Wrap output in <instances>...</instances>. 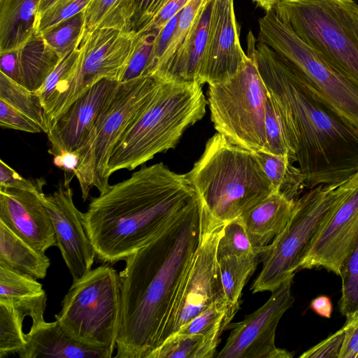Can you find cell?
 Instances as JSON below:
<instances>
[{"label": "cell", "instance_id": "44", "mask_svg": "<svg viewBox=\"0 0 358 358\" xmlns=\"http://www.w3.org/2000/svg\"><path fill=\"white\" fill-rule=\"evenodd\" d=\"M345 338V327L328 336L299 356L300 358H338Z\"/></svg>", "mask_w": 358, "mask_h": 358}, {"label": "cell", "instance_id": "16", "mask_svg": "<svg viewBox=\"0 0 358 358\" xmlns=\"http://www.w3.org/2000/svg\"><path fill=\"white\" fill-rule=\"evenodd\" d=\"M118 83L117 80L101 79L52 122L47 133L50 155L78 152L86 145Z\"/></svg>", "mask_w": 358, "mask_h": 358}, {"label": "cell", "instance_id": "15", "mask_svg": "<svg viewBox=\"0 0 358 358\" xmlns=\"http://www.w3.org/2000/svg\"><path fill=\"white\" fill-rule=\"evenodd\" d=\"M73 173H65L50 194L43 195L44 203L50 216L56 241L73 282L92 269L96 255L86 232L84 213L75 206L70 182Z\"/></svg>", "mask_w": 358, "mask_h": 358}, {"label": "cell", "instance_id": "6", "mask_svg": "<svg viewBox=\"0 0 358 358\" xmlns=\"http://www.w3.org/2000/svg\"><path fill=\"white\" fill-rule=\"evenodd\" d=\"M358 187V171L340 184H321L295 201L284 230L260 254L262 269L251 286L253 294L273 291L300 268L324 226Z\"/></svg>", "mask_w": 358, "mask_h": 358}, {"label": "cell", "instance_id": "50", "mask_svg": "<svg viewBox=\"0 0 358 358\" xmlns=\"http://www.w3.org/2000/svg\"><path fill=\"white\" fill-rule=\"evenodd\" d=\"M64 1L65 0H40L38 10V17Z\"/></svg>", "mask_w": 358, "mask_h": 358}, {"label": "cell", "instance_id": "11", "mask_svg": "<svg viewBox=\"0 0 358 358\" xmlns=\"http://www.w3.org/2000/svg\"><path fill=\"white\" fill-rule=\"evenodd\" d=\"M137 36L134 31L107 27L83 34L73 68L44 109L48 130L52 122L96 83L103 78L120 82Z\"/></svg>", "mask_w": 358, "mask_h": 358}, {"label": "cell", "instance_id": "51", "mask_svg": "<svg viewBox=\"0 0 358 358\" xmlns=\"http://www.w3.org/2000/svg\"><path fill=\"white\" fill-rule=\"evenodd\" d=\"M257 3L263 8L266 11L273 8L274 5L280 0H254Z\"/></svg>", "mask_w": 358, "mask_h": 358}, {"label": "cell", "instance_id": "33", "mask_svg": "<svg viewBox=\"0 0 358 358\" xmlns=\"http://www.w3.org/2000/svg\"><path fill=\"white\" fill-rule=\"evenodd\" d=\"M85 25V10L43 31L46 43L62 58L79 46Z\"/></svg>", "mask_w": 358, "mask_h": 358}, {"label": "cell", "instance_id": "38", "mask_svg": "<svg viewBox=\"0 0 358 358\" xmlns=\"http://www.w3.org/2000/svg\"><path fill=\"white\" fill-rule=\"evenodd\" d=\"M264 129L266 143L263 152L277 156H287L290 159V151L282 125L269 94L266 104Z\"/></svg>", "mask_w": 358, "mask_h": 358}, {"label": "cell", "instance_id": "18", "mask_svg": "<svg viewBox=\"0 0 358 358\" xmlns=\"http://www.w3.org/2000/svg\"><path fill=\"white\" fill-rule=\"evenodd\" d=\"M43 192L0 189V222L36 251L57 246Z\"/></svg>", "mask_w": 358, "mask_h": 358}, {"label": "cell", "instance_id": "12", "mask_svg": "<svg viewBox=\"0 0 358 358\" xmlns=\"http://www.w3.org/2000/svg\"><path fill=\"white\" fill-rule=\"evenodd\" d=\"M259 41L292 63L329 104L358 129V85L304 42L272 9L259 20Z\"/></svg>", "mask_w": 358, "mask_h": 358}, {"label": "cell", "instance_id": "29", "mask_svg": "<svg viewBox=\"0 0 358 358\" xmlns=\"http://www.w3.org/2000/svg\"><path fill=\"white\" fill-rule=\"evenodd\" d=\"M169 0H120L105 20L126 31L139 33L160 12Z\"/></svg>", "mask_w": 358, "mask_h": 358}, {"label": "cell", "instance_id": "24", "mask_svg": "<svg viewBox=\"0 0 358 358\" xmlns=\"http://www.w3.org/2000/svg\"><path fill=\"white\" fill-rule=\"evenodd\" d=\"M37 279L0 264V302L22 309L32 320V325L45 321L47 296Z\"/></svg>", "mask_w": 358, "mask_h": 358}, {"label": "cell", "instance_id": "30", "mask_svg": "<svg viewBox=\"0 0 358 358\" xmlns=\"http://www.w3.org/2000/svg\"><path fill=\"white\" fill-rule=\"evenodd\" d=\"M220 338L201 335L172 336L148 358H211L215 357Z\"/></svg>", "mask_w": 358, "mask_h": 358}, {"label": "cell", "instance_id": "48", "mask_svg": "<svg viewBox=\"0 0 358 358\" xmlns=\"http://www.w3.org/2000/svg\"><path fill=\"white\" fill-rule=\"evenodd\" d=\"M54 164L65 173H73L80 164V157L76 152H64L54 156Z\"/></svg>", "mask_w": 358, "mask_h": 358}, {"label": "cell", "instance_id": "46", "mask_svg": "<svg viewBox=\"0 0 358 358\" xmlns=\"http://www.w3.org/2000/svg\"><path fill=\"white\" fill-rule=\"evenodd\" d=\"M345 338L338 358H358V313L347 318Z\"/></svg>", "mask_w": 358, "mask_h": 358}, {"label": "cell", "instance_id": "28", "mask_svg": "<svg viewBox=\"0 0 358 358\" xmlns=\"http://www.w3.org/2000/svg\"><path fill=\"white\" fill-rule=\"evenodd\" d=\"M258 256L217 258V276L222 295L231 312L238 311L242 290L257 265Z\"/></svg>", "mask_w": 358, "mask_h": 358}, {"label": "cell", "instance_id": "19", "mask_svg": "<svg viewBox=\"0 0 358 358\" xmlns=\"http://www.w3.org/2000/svg\"><path fill=\"white\" fill-rule=\"evenodd\" d=\"M358 236V187L324 226L299 268L323 267L339 275Z\"/></svg>", "mask_w": 358, "mask_h": 358}, {"label": "cell", "instance_id": "13", "mask_svg": "<svg viewBox=\"0 0 358 358\" xmlns=\"http://www.w3.org/2000/svg\"><path fill=\"white\" fill-rule=\"evenodd\" d=\"M225 224L213 217L202 203L199 243L178 290L161 345L215 301H226L217 269V247Z\"/></svg>", "mask_w": 358, "mask_h": 358}, {"label": "cell", "instance_id": "36", "mask_svg": "<svg viewBox=\"0 0 358 358\" xmlns=\"http://www.w3.org/2000/svg\"><path fill=\"white\" fill-rule=\"evenodd\" d=\"M206 1L189 0L182 9L171 42L155 74H157L180 49Z\"/></svg>", "mask_w": 358, "mask_h": 358}, {"label": "cell", "instance_id": "45", "mask_svg": "<svg viewBox=\"0 0 358 358\" xmlns=\"http://www.w3.org/2000/svg\"><path fill=\"white\" fill-rule=\"evenodd\" d=\"M120 0H92L85 10L84 33L95 29L116 8Z\"/></svg>", "mask_w": 358, "mask_h": 358}, {"label": "cell", "instance_id": "47", "mask_svg": "<svg viewBox=\"0 0 358 358\" xmlns=\"http://www.w3.org/2000/svg\"><path fill=\"white\" fill-rule=\"evenodd\" d=\"M189 1L169 0L160 12L141 32L153 31L158 33L173 16L185 6Z\"/></svg>", "mask_w": 358, "mask_h": 358}, {"label": "cell", "instance_id": "14", "mask_svg": "<svg viewBox=\"0 0 358 358\" xmlns=\"http://www.w3.org/2000/svg\"><path fill=\"white\" fill-rule=\"evenodd\" d=\"M294 275L272 291L267 301L238 322L229 324L231 331L217 358H291L293 354L275 344V331L284 313L292 306L291 288Z\"/></svg>", "mask_w": 358, "mask_h": 358}, {"label": "cell", "instance_id": "4", "mask_svg": "<svg viewBox=\"0 0 358 358\" xmlns=\"http://www.w3.org/2000/svg\"><path fill=\"white\" fill-rule=\"evenodd\" d=\"M185 175L210 215L225 223L275 192L255 152L218 132Z\"/></svg>", "mask_w": 358, "mask_h": 358}, {"label": "cell", "instance_id": "40", "mask_svg": "<svg viewBox=\"0 0 358 358\" xmlns=\"http://www.w3.org/2000/svg\"><path fill=\"white\" fill-rule=\"evenodd\" d=\"M92 0H65L38 17V29L43 31L85 10Z\"/></svg>", "mask_w": 358, "mask_h": 358}, {"label": "cell", "instance_id": "7", "mask_svg": "<svg viewBox=\"0 0 358 358\" xmlns=\"http://www.w3.org/2000/svg\"><path fill=\"white\" fill-rule=\"evenodd\" d=\"M273 10L304 42L358 85V3L280 0Z\"/></svg>", "mask_w": 358, "mask_h": 358}, {"label": "cell", "instance_id": "1", "mask_svg": "<svg viewBox=\"0 0 358 358\" xmlns=\"http://www.w3.org/2000/svg\"><path fill=\"white\" fill-rule=\"evenodd\" d=\"M248 55L256 63L306 187L343 183L357 173L358 129L292 63L250 36Z\"/></svg>", "mask_w": 358, "mask_h": 358}, {"label": "cell", "instance_id": "3", "mask_svg": "<svg viewBox=\"0 0 358 358\" xmlns=\"http://www.w3.org/2000/svg\"><path fill=\"white\" fill-rule=\"evenodd\" d=\"M198 199L185 174L162 162L142 165L128 179L92 198L84 213L96 257L108 264L125 260Z\"/></svg>", "mask_w": 358, "mask_h": 358}, {"label": "cell", "instance_id": "35", "mask_svg": "<svg viewBox=\"0 0 358 358\" xmlns=\"http://www.w3.org/2000/svg\"><path fill=\"white\" fill-rule=\"evenodd\" d=\"M226 256H258L249 239L241 217L226 223L217 247V258Z\"/></svg>", "mask_w": 358, "mask_h": 358}, {"label": "cell", "instance_id": "34", "mask_svg": "<svg viewBox=\"0 0 358 358\" xmlns=\"http://www.w3.org/2000/svg\"><path fill=\"white\" fill-rule=\"evenodd\" d=\"M339 275L342 280L339 309L347 318L358 312V236Z\"/></svg>", "mask_w": 358, "mask_h": 358}, {"label": "cell", "instance_id": "27", "mask_svg": "<svg viewBox=\"0 0 358 358\" xmlns=\"http://www.w3.org/2000/svg\"><path fill=\"white\" fill-rule=\"evenodd\" d=\"M274 191L289 200L296 201L303 192L305 177L289 157L277 156L263 151L254 152Z\"/></svg>", "mask_w": 358, "mask_h": 358}, {"label": "cell", "instance_id": "32", "mask_svg": "<svg viewBox=\"0 0 358 358\" xmlns=\"http://www.w3.org/2000/svg\"><path fill=\"white\" fill-rule=\"evenodd\" d=\"M27 316L23 310L0 302V358L18 352L26 345L22 323Z\"/></svg>", "mask_w": 358, "mask_h": 358}, {"label": "cell", "instance_id": "43", "mask_svg": "<svg viewBox=\"0 0 358 358\" xmlns=\"http://www.w3.org/2000/svg\"><path fill=\"white\" fill-rule=\"evenodd\" d=\"M182 10L173 16L158 32L152 50L147 75L155 74L171 42Z\"/></svg>", "mask_w": 358, "mask_h": 358}, {"label": "cell", "instance_id": "22", "mask_svg": "<svg viewBox=\"0 0 358 358\" xmlns=\"http://www.w3.org/2000/svg\"><path fill=\"white\" fill-rule=\"evenodd\" d=\"M214 1H206L192 30L180 49L155 75L165 80L199 83Z\"/></svg>", "mask_w": 358, "mask_h": 358}, {"label": "cell", "instance_id": "25", "mask_svg": "<svg viewBox=\"0 0 358 358\" xmlns=\"http://www.w3.org/2000/svg\"><path fill=\"white\" fill-rule=\"evenodd\" d=\"M40 0H0V52L24 43L38 28Z\"/></svg>", "mask_w": 358, "mask_h": 358}, {"label": "cell", "instance_id": "31", "mask_svg": "<svg viewBox=\"0 0 358 358\" xmlns=\"http://www.w3.org/2000/svg\"><path fill=\"white\" fill-rule=\"evenodd\" d=\"M0 99L36 121L41 127L43 132H48L45 110L39 96L1 71Z\"/></svg>", "mask_w": 358, "mask_h": 358}, {"label": "cell", "instance_id": "8", "mask_svg": "<svg viewBox=\"0 0 358 358\" xmlns=\"http://www.w3.org/2000/svg\"><path fill=\"white\" fill-rule=\"evenodd\" d=\"M164 81L152 74L119 82L91 138L81 150L76 152L80 164L74 174L84 201L93 187L100 194L110 187L107 166L113 149L146 109Z\"/></svg>", "mask_w": 358, "mask_h": 358}, {"label": "cell", "instance_id": "42", "mask_svg": "<svg viewBox=\"0 0 358 358\" xmlns=\"http://www.w3.org/2000/svg\"><path fill=\"white\" fill-rule=\"evenodd\" d=\"M45 182L41 179L31 180L21 176L2 159L0 160V189H16L43 192Z\"/></svg>", "mask_w": 358, "mask_h": 358}, {"label": "cell", "instance_id": "37", "mask_svg": "<svg viewBox=\"0 0 358 358\" xmlns=\"http://www.w3.org/2000/svg\"><path fill=\"white\" fill-rule=\"evenodd\" d=\"M137 34L134 52L120 82L148 76L147 71L158 33L152 31Z\"/></svg>", "mask_w": 358, "mask_h": 358}, {"label": "cell", "instance_id": "21", "mask_svg": "<svg viewBox=\"0 0 358 358\" xmlns=\"http://www.w3.org/2000/svg\"><path fill=\"white\" fill-rule=\"evenodd\" d=\"M25 338L26 345L17 352L20 358H110L113 353L79 342L57 320L31 325Z\"/></svg>", "mask_w": 358, "mask_h": 358}, {"label": "cell", "instance_id": "49", "mask_svg": "<svg viewBox=\"0 0 358 358\" xmlns=\"http://www.w3.org/2000/svg\"><path fill=\"white\" fill-rule=\"evenodd\" d=\"M310 308L315 313L321 317L330 318L331 316L332 302L327 296H320L312 300Z\"/></svg>", "mask_w": 358, "mask_h": 358}, {"label": "cell", "instance_id": "39", "mask_svg": "<svg viewBox=\"0 0 358 358\" xmlns=\"http://www.w3.org/2000/svg\"><path fill=\"white\" fill-rule=\"evenodd\" d=\"M79 48L65 55L35 92L40 97L45 109L61 83L66 79L73 68L79 55Z\"/></svg>", "mask_w": 358, "mask_h": 358}, {"label": "cell", "instance_id": "23", "mask_svg": "<svg viewBox=\"0 0 358 358\" xmlns=\"http://www.w3.org/2000/svg\"><path fill=\"white\" fill-rule=\"evenodd\" d=\"M294 204L274 192L240 217L257 255L284 230Z\"/></svg>", "mask_w": 358, "mask_h": 358}, {"label": "cell", "instance_id": "41", "mask_svg": "<svg viewBox=\"0 0 358 358\" xmlns=\"http://www.w3.org/2000/svg\"><path fill=\"white\" fill-rule=\"evenodd\" d=\"M0 126L32 134L43 131L36 121L2 99H0Z\"/></svg>", "mask_w": 358, "mask_h": 358}, {"label": "cell", "instance_id": "26", "mask_svg": "<svg viewBox=\"0 0 358 358\" xmlns=\"http://www.w3.org/2000/svg\"><path fill=\"white\" fill-rule=\"evenodd\" d=\"M0 264L36 279L46 276L50 261L0 222Z\"/></svg>", "mask_w": 358, "mask_h": 358}, {"label": "cell", "instance_id": "9", "mask_svg": "<svg viewBox=\"0 0 358 358\" xmlns=\"http://www.w3.org/2000/svg\"><path fill=\"white\" fill-rule=\"evenodd\" d=\"M120 311V275L107 264L73 282L55 317L79 342L114 352Z\"/></svg>", "mask_w": 358, "mask_h": 358}, {"label": "cell", "instance_id": "20", "mask_svg": "<svg viewBox=\"0 0 358 358\" xmlns=\"http://www.w3.org/2000/svg\"><path fill=\"white\" fill-rule=\"evenodd\" d=\"M61 59L37 28L20 46L0 52V71L36 92Z\"/></svg>", "mask_w": 358, "mask_h": 358}, {"label": "cell", "instance_id": "5", "mask_svg": "<svg viewBox=\"0 0 358 358\" xmlns=\"http://www.w3.org/2000/svg\"><path fill=\"white\" fill-rule=\"evenodd\" d=\"M197 82L165 80L138 120L110 154L108 176L142 166L157 154L174 148L185 131L203 118L207 101Z\"/></svg>", "mask_w": 358, "mask_h": 358}, {"label": "cell", "instance_id": "2", "mask_svg": "<svg viewBox=\"0 0 358 358\" xmlns=\"http://www.w3.org/2000/svg\"><path fill=\"white\" fill-rule=\"evenodd\" d=\"M201 207L199 198L124 260L119 273L121 311L115 357L148 358L160 346L199 243Z\"/></svg>", "mask_w": 358, "mask_h": 358}, {"label": "cell", "instance_id": "10", "mask_svg": "<svg viewBox=\"0 0 358 358\" xmlns=\"http://www.w3.org/2000/svg\"><path fill=\"white\" fill-rule=\"evenodd\" d=\"M207 103L216 131L252 152L264 151L268 94L254 59L229 80L208 85Z\"/></svg>", "mask_w": 358, "mask_h": 358}, {"label": "cell", "instance_id": "17", "mask_svg": "<svg viewBox=\"0 0 358 358\" xmlns=\"http://www.w3.org/2000/svg\"><path fill=\"white\" fill-rule=\"evenodd\" d=\"M248 56L240 43L233 0H215L199 83H222L242 69Z\"/></svg>", "mask_w": 358, "mask_h": 358}]
</instances>
